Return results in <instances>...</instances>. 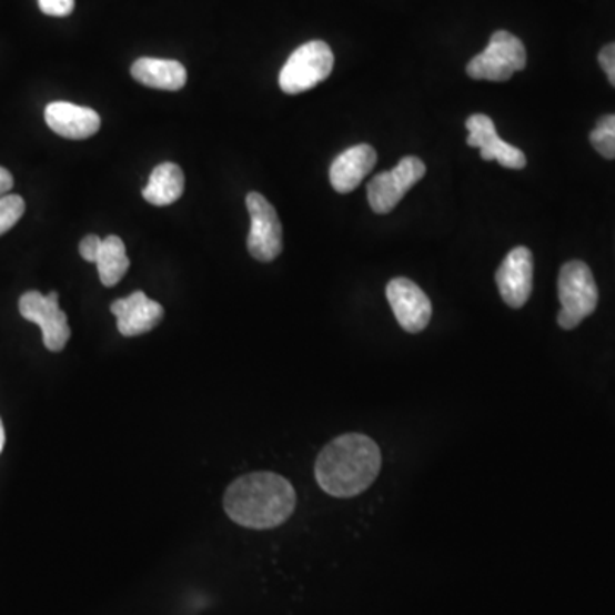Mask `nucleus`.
Listing matches in <instances>:
<instances>
[{"instance_id":"nucleus-1","label":"nucleus","mask_w":615,"mask_h":615,"mask_svg":"<svg viewBox=\"0 0 615 615\" xmlns=\"http://www.w3.org/2000/svg\"><path fill=\"white\" fill-rule=\"evenodd\" d=\"M296 508V491L282 475L255 472L243 475L224 494L226 515L238 525L269 531L288 522Z\"/></svg>"},{"instance_id":"nucleus-2","label":"nucleus","mask_w":615,"mask_h":615,"mask_svg":"<svg viewBox=\"0 0 615 615\" xmlns=\"http://www.w3.org/2000/svg\"><path fill=\"white\" fill-rule=\"evenodd\" d=\"M380 471V446L357 433L335 437L320 452L315 464L319 486L334 497L360 496L376 481Z\"/></svg>"},{"instance_id":"nucleus-3","label":"nucleus","mask_w":615,"mask_h":615,"mask_svg":"<svg viewBox=\"0 0 615 615\" xmlns=\"http://www.w3.org/2000/svg\"><path fill=\"white\" fill-rule=\"evenodd\" d=\"M561 312L557 323L564 331L578 326L586 316L597 310L598 288L592 271L582 260L564 263L557 279Z\"/></svg>"},{"instance_id":"nucleus-4","label":"nucleus","mask_w":615,"mask_h":615,"mask_svg":"<svg viewBox=\"0 0 615 615\" xmlns=\"http://www.w3.org/2000/svg\"><path fill=\"white\" fill-rule=\"evenodd\" d=\"M334 69V53L325 41H308L291 53L279 74L285 94H300L325 81Z\"/></svg>"},{"instance_id":"nucleus-5","label":"nucleus","mask_w":615,"mask_h":615,"mask_svg":"<svg viewBox=\"0 0 615 615\" xmlns=\"http://www.w3.org/2000/svg\"><path fill=\"white\" fill-rule=\"evenodd\" d=\"M526 65V50L522 40L510 31H496L490 46L467 63V74L477 81H510Z\"/></svg>"},{"instance_id":"nucleus-6","label":"nucleus","mask_w":615,"mask_h":615,"mask_svg":"<svg viewBox=\"0 0 615 615\" xmlns=\"http://www.w3.org/2000/svg\"><path fill=\"white\" fill-rule=\"evenodd\" d=\"M19 313L28 322L37 323L43 334V344L52 353H60L69 339H71V326L68 315L60 310L59 293L43 294L38 291H28L19 298Z\"/></svg>"},{"instance_id":"nucleus-7","label":"nucleus","mask_w":615,"mask_h":615,"mask_svg":"<svg viewBox=\"0 0 615 615\" xmlns=\"http://www.w3.org/2000/svg\"><path fill=\"white\" fill-rule=\"evenodd\" d=\"M426 164L420 158L407 157L393 170L376 174L367 185V202L376 214H389L401 204L405 193L424 179Z\"/></svg>"},{"instance_id":"nucleus-8","label":"nucleus","mask_w":615,"mask_h":615,"mask_svg":"<svg viewBox=\"0 0 615 615\" xmlns=\"http://www.w3.org/2000/svg\"><path fill=\"white\" fill-rule=\"evenodd\" d=\"M246 208L252 218L246 240L250 255L259 262H272L282 252V224L278 211L259 192H250L246 195Z\"/></svg>"},{"instance_id":"nucleus-9","label":"nucleus","mask_w":615,"mask_h":615,"mask_svg":"<svg viewBox=\"0 0 615 615\" xmlns=\"http://www.w3.org/2000/svg\"><path fill=\"white\" fill-rule=\"evenodd\" d=\"M386 300L393 315L409 334H420L430 325L433 315L430 298L411 279H392L386 285Z\"/></svg>"},{"instance_id":"nucleus-10","label":"nucleus","mask_w":615,"mask_h":615,"mask_svg":"<svg viewBox=\"0 0 615 615\" xmlns=\"http://www.w3.org/2000/svg\"><path fill=\"white\" fill-rule=\"evenodd\" d=\"M497 290L504 303L522 308L534 290V255L526 246H516L496 272Z\"/></svg>"},{"instance_id":"nucleus-11","label":"nucleus","mask_w":615,"mask_h":615,"mask_svg":"<svg viewBox=\"0 0 615 615\" xmlns=\"http://www.w3.org/2000/svg\"><path fill=\"white\" fill-rule=\"evenodd\" d=\"M465 127L468 130L467 144L481 149V158L484 161H500L501 167L510 170H523L526 167V158L518 148L501 141L493 120L482 113L468 117Z\"/></svg>"},{"instance_id":"nucleus-12","label":"nucleus","mask_w":615,"mask_h":615,"mask_svg":"<svg viewBox=\"0 0 615 615\" xmlns=\"http://www.w3.org/2000/svg\"><path fill=\"white\" fill-rule=\"evenodd\" d=\"M115 315L117 329L123 337H138L154 331L164 319V308L158 301L145 296L142 291H135L130 296L117 300L110 306Z\"/></svg>"},{"instance_id":"nucleus-13","label":"nucleus","mask_w":615,"mask_h":615,"mask_svg":"<svg viewBox=\"0 0 615 615\" xmlns=\"http://www.w3.org/2000/svg\"><path fill=\"white\" fill-rule=\"evenodd\" d=\"M46 122L57 135L72 141L90 139L101 127L100 115L94 110L68 101L50 103L46 108Z\"/></svg>"},{"instance_id":"nucleus-14","label":"nucleus","mask_w":615,"mask_h":615,"mask_svg":"<svg viewBox=\"0 0 615 615\" xmlns=\"http://www.w3.org/2000/svg\"><path fill=\"white\" fill-rule=\"evenodd\" d=\"M376 160L379 157H376L375 149L367 144L354 145L339 154L332 163L331 174H329L335 192H353L363 182L364 177L375 168Z\"/></svg>"},{"instance_id":"nucleus-15","label":"nucleus","mask_w":615,"mask_h":615,"mask_svg":"<svg viewBox=\"0 0 615 615\" xmlns=\"http://www.w3.org/2000/svg\"><path fill=\"white\" fill-rule=\"evenodd\" d=\"M130 74L152 90L180 91L186 84V69L177 60L144 57L135 60Z\"/></svg>"},{"instance_id":"nucleus-16","label":"nucleus","mask_w":615,"mask_h":615,"mask_svg":"<svg viewBox=\"0 0 615 615\" xmlns=\"http://www.w3.org/2000/svg\"><path fill=\"white\" fill-rule=\"evenodd\" d=\"M183 190H185V174L182 168L174 163H161L149 177V183L142 190V196L149 204L164 208L179 201Z\"/></svg>"},{"instance_id":"nucleus-17","label":"nucleus","mask_w":615,"mask_h":615,"mask_svg":"<svg viewBox=\"0 0 615 615\" xmlns=\"http://www.w3.org/2000/svg\"><path fill=\"white\" fill-rule=\"evenodd\" d=\"M100 274L101 284L107 288H113L125 278L127 271L130 268V260L127 256L125 243L122 238L112 236L104 238L101 241L100 252L94 260Z\"/></svg>"},{"instance_id":"nucleus-18","label":"nucleus","mask_w":615,"mask_h":615,"mask_svg":"<svg viewBox=\"0 0 615 615\" xmlns=\"http://www.w3.org/2000/svg\"><path fill=\"white\" fill-rule=\"evenodd\" d=\"M589 142L605 160H615V113L598 120L589 134Z\"/></svg>"},{"instance_id":"nucleus-19","label":"nucleus","mask_w":615,"mask_h":615,"mask_svg":"<svg viewBox=\"0 0 615 615\" xmlns=\"http://www.w3.org/2000/svg\"><path fill=\"white\" fill-rule=\"evenodd\" d=\"M24 211H27V204H24L23 196H0V236L18 224L19 219L23 218Z\"/></svg>"},{"instance_id":"nucleus-20","label":"nucleus","mask_w":615,"mask_h":615,"mask_svg":"<svg viewBox=\"0 0 615 615\" xmlns=\"http://www.w3.org/2000/svg\"><path fill=\"white\" fill-rule=\"evenodd\" d=\"M38 6L43 14L65 18L74 11L75 0H38Z\"/></svg>"},{"instance_id":"nucleus-21","label":"nucleus","mask_w":615,"mask_h":615,"mask_svg":"<svg viewBox=\"0 0 615 615\" xmlns=\"http://www.w3.org/2000/svg\"><path fill=\"white\" fill-rule=\"evenodd\" d=\"M602 71L607 74L608 81L615 88V43L604 47L598 53Z\"/></svg>"},{"instance_id":"nucleus-22","label":"nucleus","mask_w":615,"mask_h":615,"mask_svg":"<svg viewBox=\"0 0 615 615\" xmlns=\"http://www.w3.org/2000/svg\"><path fill=\"white\" fill-rule=\"evenodd\" d=\"M101 241L103 240L97 236V234H88V236L79 243V253H81L85 262L94 263L98 252H100Z\"/></svg>"},{"instance_id":"nucleus-23","label":"nucleus","mask_w":615,"mask_h":615,"mask_svg":"<svg viewBox=\"0 0 615 615\" xmlns=\"http://www.w3.org/2000/svg\"><path fill=\"white\" fill-rule=\"evenodd\" d=\"M12 186H14V179H12L11 171L0 167V196L8 195Z\"/></svg>"},{"instance_id":"nucleus-24","label":"nucleus","mask_w":615,"mask_h":615,"mask_svg":"<svg viewBox=\"0 0 615 615\" xmlns=\"http://www.w3.org/2000/svg\"><path fill=\"white\" fill-rule=\"evenodd\" d=\"M6 445V430L4 424H2V420H0V453H2V450H4Z\"/></svg>"}]
</instances>
